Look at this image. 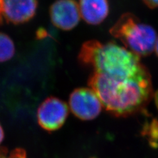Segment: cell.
Returning <instances> with one entry per match:
<instances>
[{"mask_svg": "<svg viewBox=\"0 0 158 158\" xmlns=\"http://www.w3.org/2000/svg\"><path fill=\"white\" fill-rule=\"evenodd\" d=\"M88 85L111 115L127 117L144 110L153 97L150 73L144 66L132 77L109 76L92 72Z\"/></svg>", "mask_w": 158, "mask_h": 158, "instance_id": "obj_1", "label": "cell"}, {"mask_svg": "<svg viewBox=\"0 0 158 158\" xmlns=\"http://www.w3.org/2000/svg\"><path fill=\"white\" fill-rule=\"evenodd\" d=\"M140 57L115 42L96 40L84 43L78 56L79 63L92 72L122 77L134 76L144 67Z\"/></svg>", "mask_w": 158, "mask_h": 158, "instance_id": "obj_2", "label": "cell"}, {"mask_svg": "<svg viewBox=\"0 0 158 158\" xmlns=\"http://www.w3.org/2000/svg\"><path fill=\"white\" fill-rule=\"evenodd\" d=\"M110 33L121 42L124 47L139 57L150 55L157 40L154 28L142 23L131 13L121 15L111 27Z\"/></svg>", "mask_w": 158, "mask_h": 158, "instance_id": "obj_3", "label": "cell"}, {"mask_svg": "<svg viewBox=\"0 0 158 158\" xmlns=\"http://www.w3.org/2000/svg\"><path fill=\"white\" fill-rule=\"evenodd\" d=\"M69 104L74 115L82 121L94 119L103 107L100 100L90 88L75 89L69 96Z\"/></svg>", "mask_w": 158, "mask_h": 158, "instance_id": "obj_4", "label": "cell"}, {"mask_svg": "<svg viewBox=\"0 0 158 158\" xmlns=\"http://www.w3.org/2000/svg\"><path fill=\"white\" fill-rule=\"evenodd\" d=\"M69 115L67 103L56 97L47 98L37 110L38 125L45 131L52 132L59 129L65 123Z\"/></svg>", "mask_w": 158, "mask_h": 158, "instance_id": "obj_5", "label": "cell"}, {"mask_svg": "<svg viewBox=\"0 0 158 158\" xmlns=\"http://www.w3.org/2000/svg\"><path fill=\"white\" fill-rule=\"evenodd\" d=\"M49 13L53 25L65 31L75 28L81 17L75 0H56L49 7Z\"/></svg>", "mask_w": 158, "mask_h": 158, "instance_id": "obj_6", "label": "cell"}, {"mask_svg": "<svg viewBox=\"0 0 158 158\" xmlns=\"http://www.w3.org/2000/svg\"><path fill=\"white\" fill-rule=\"evenodd\" d=\"M3 18L13 24H21L31 21L35 16L38 0H0Z\"/></svg>", "mask_w": 158, "mask_h": 158, "instance_id": "obj_7", "label": "cell"}, {"mask_svg": "<svg viewBox=\"0 0 158 158\" xmlns=\"http://www.w3.org/2000/svg\"><path fill=\"white\" fill-rule=\"evenodd\" d=\"M78 7L82 19L94 26L102 23L110 13L108 0H79Z\"/></svg>", "mask_w": 158, "mask_h": 158, "instance_id": "obj_8", "label": "cell"}, {"mask_svg": "<svg viewBox=\"0 0 158 158\" xmlns=\"http://www.w3.org/2000/svg\"><path fill=\"white\" fill-rule=\"evenodd\" d=\"M15 53V47L11 38L6 34L0 32V63L10 60Z\"/></svg>", "mask_w": 158, "mask_h": 158, "instance_id": "obj_9", "label": "cell"}, {"mask_svg": "<svg viewBox=\"0 0 158 158\" xmlns=\"http://www.w3.org/2000/svg\"><path fill=\"white\" fill-rule=\"evenodd\" d=\"M0 158H27L26 152L21 148L9 150L7 148H0Z\"/></svg>", "mask_w": 158, "mask_h": 158, "instance_id": "obj_10", "label": "cell"}, {"mask_svg": "<svg viewBox=\"0 0 158 158\" xmlns=\"http://www.w3.org/2000/svg\"><path fill=\"white\" fill-rule=\"evenodd\" d=\"M142 2L150 9L158 7V0H142Z\"/></svg>", "mask_w": 158, "mask_h": 158, "instance_id": "obj_11", "label": "cell"}, {"mask_svg": "<svg viewBox=\"0 0 158 158\" xmlns=\"http://www.w3.org/2000/svg\"><path fill=\"white\" fill-rule=\"evenodd\" d=\"M4 138V132H3V130L2 128V127L0 125V144H1L2 142L3 141Z\"/></svg>", "mask_w": 158, "mask_h": 158, "instance_id": "obj_12", "label": "cell"}, {"mask_svg": "<svg viewBox=\"0 0 158 158\" xmlns=\"http://www.w3.org/2000/svg\"><path fill=\"white\" fill-rule=\"evenodd\" d=\"M154 101H155L156 106L157 110H158V90L157 92H156V93L154 94Z\"/></svg>", "mask_w": 158, "mask_h": 158, "instance_id": "obj_13", "label": "cell"}, {"mask_svg": "<svg viewBox=\"0 0 158 158\" xmlns=\"http://www.w3.org/2000/svg\"><path fill=\"white\" fill-rule=\"evenodd\" d=\"M154 49H155V52H156V53L157 56L158 57V38L156 40V44H155V48H154Z\"/></svg>", "mask_w": 158, "mask_h": 158, "instance_id": "obj_14", "label": "cell"}, {"mask_svg": "<svg viewBox=\"0 0 158 158\" xmlns=\"http://www.w3.org/2000/svg\"><path fill=\"white\" fill-rule=\"evenodd\" d=\"M2 23H3V16L1 11V6H0V24H2Z\"/></svg>", "mask_w": 158, "mask_h": 158, "instance_id": "obj_15", "label": "cell"}]
</instances>
